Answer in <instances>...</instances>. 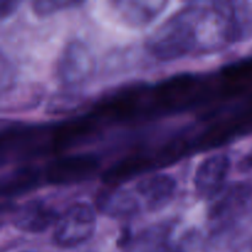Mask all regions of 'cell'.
Wrapping results in <instances>:
<instances>
[{"label":"cell","instance_id":"2","mask_svg":"<svg viewBox=\"0 0 252 252\" xmlns=\"http://www.w3.org/2000/svg\"><path fill=\"white\" fill-rule=\"evenodd\" d=\"M95 229V208L85 202H76L59 214L52 239L58 248L73 249L86 243Z\"/></svg>","mask_w":252,"mask_h":252},{"label":"cell","instance_id":"9","mask_svg":"<svg viewBox=\"0 0 252 252\" xmlns=\"http://www.w3.org/2000/svg\"><path fill=\"white\" fill-rule=\"evenodd\" d=\"M166 1H113L118 16L127 25L133 27H142L152 22L166 6Z\"/></svg>","mask_w":252,"mask_h":252},{"label":"cell","instance_id":"13","mask_svg":"<svg viewBox=\"0 0 252 252\" xmlns=\"http://www.w3.org/2000/svg\"><path fill=\"white\" fill-rule=\"evenodd\" d=\"M81 1L75 0H34L31 2L32 10L38 17H47L54 15L56 12L70 9L81 5Z\"/></svg>","mask_w":252,"mask_h":252},{"label":"cell","instance_id":"6","mask_svg":"<svg viewBox=\"0 0 252 252\" xmlns=\"http://www.w3.org/2000/svg\"><path fill=\"white\" fill-rule=\"evenodd\" d=\"M59 214L41 199H29L15 207L11 213V224L24 233L38 234L56 225Z\"/></svg>","mask_w":252,"mask_h":252},{"label":"cell","instance_id":"5","mask_svg":"<svg viewBox=\"0 0 252 252\" xmlns=\"http://www.w3.org/2000/svg\"><path fill=\"white\" fill-rule=\"evenodd\" d=\"M95 206L100 213L115 219H129L144 212L134 189L127 187L101 189L95 198Z\"/></svg>","mask_w":252,"mask_h":252},{"label":"cell","instance_id":"3","mask_svg":"<svg viewBox=\"0 0 252 252\" xmlns=\"http://www.w3.org/2000/svg\"><path fill=\"white\" fill-rule=\"evenodd\" d=\"M95 70V59L81 41H70L63 47L56 64V75L62 85L75 88L85 83Z\"/></svg>","mask_w":252,"mask_h":252},{"label":"cell","instance_id":"4","mask_svg":"<svg viewBox=\"0 0 252 252\" xmlns=\"http://www.w3.org/2000/svg\"><path fill=\"white\" fill-rule=\"evenodd\" d=\"M231 159L225 153H218L206 158L196 170L193 184L196 193L201 198L213 201L226 187Z\"/></svg>","mask_w":252,"mask_h":252},{"label":"cell","instance_id":"8","mask_svg":"<svg viewBox=\"0 0 252 252\" xmlns=\"http://www.w3.org/2000/svg\"><path fill=\"white\" fill-rule=\"evenodd\" d=\"M252 194V187L248 184H233L213 199L209 208L208 219L214 224H224L235 213L248 204Z\"/></svg>","mask_w":252,"mask_h":252},{"label":"cell","instance_id":"7","mask_svg":"<svg viewBox=\"0 0 252 252\" xmlns=\"http://www.w3.org/2000/svg\"><path fill=\"white\" fill-rule=\"evenodd\" d=\"M176 189V180L167 174L143 177L133 186L144 212H157L165 208L174 198Z\"/></svg>","mask_w":252,"mask_h":252},{"label":"cell","instance_id":"10","mask_svg":"<svg viewBox=\"0 0 252 252\" xmlns=\"http://www.w3.org/2000/svg\"><path fill=\"white\" fill-rule=\"evenodd\" d=\"M95 166V160L93 158H70L68 160L56 162L49 170V177L52 182L57 184L78 182L93 172Z\"/></svg>","mask_w":252,"mask_h":252},{"label":"cell","instance_id":"15","mask_svg":"<svg viewBox=\"0 0 252 252\" xmlns=\"http://www.w3.org/2000/svg\"><path fill=\"white\" fill-rule=\"evenodd\" d=\"M239 166H240V170H244V171L252 169V153L244 157V159L241 160Z\"/></svg>","mask_w":252,"mask_h":252},{"label":"cell","instance_id":"16","mask_svg":"<svg viewBox=\"0 0 252 252\" xmlns=\"http://www.w3.org/2000/svg\"><path fill=\"white\" fill-rule=\"evenodd\" d=\"M235 252H252V238L241 244Z\"/></svg>","mask_w":252,"mask_h":252},{"label":"cell","instance_id":"11","mask_svg":"<svg viewBox=\"0 0 252 252\" xmlns=\"http://www.w3.org/2000/svg\"><path fill=\"white\" fill-rule=\"evenodd\" d=\"M170 230L171 228L169 225H161V224L153 225L128 239L127 245L134 249L135 251L154 250L155 248H161L169 238Z\"/></svg>","mask_w":252,"mask_h":252},{"label":"cell","instance_id":"14","mask_svg":"<svg viewBox=\"0 0 252 252\" xmlns=\"http://www.w3.org/2000/svg\"><path fill=\"white\" fill-rule=\"evenodd\" d=\"M19 5L20 1H17V0H1L0 1V17H1V20H5L7 16H10L17 9Z\"/></svg>","mask_w":252,"mask_h":252},{"label":"cell","instance_id":"17","mask_svg":"<svg viewBox=\"0 0 252 252\" xmlns=\"http://www.w3.org/2000/svg\"><path fill=\"white\" fill-rule=\"evenodd\" d=\"M159 252H181V251L177 250V249H166V250H162V251H159Z\"/></svg>","mask_w":252,"mask_h":252},{"label":"cell","instance_id":"12","mask_svg":"<svg viewBox=\"0 0 252 252\" xmlns=\"http://www.w3.org/2000/svg\"><path fill=\"white\" fill-rule=\"evenodd\" d=\"M84 98L81 96L73 93H61L56 94L51 97L47 105L46 112L48 115H65L71 111L79 108V106L83 103Z\"/></svg>","mask_w":252,"mask_h":252},{"label":"cell","instance_id":"1","mask_svg":"<svg viewBox=\"0 0 252 252\" xmlns=\"http://www.w3.org/2000/svg\"><path fill=\"white\" fill-rule=\"evenodd\" d=\"M145 47L153 57L162 62L197 54L198 42L192 4L175 12L154 30L147 38Z\"/></svg>","mask_w":252,"mask_h":252}]
</instances>
